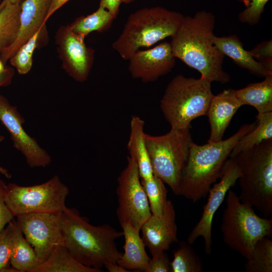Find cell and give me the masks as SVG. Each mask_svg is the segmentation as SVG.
Segmentation results:
<instances>
[{"instance_id": "obj_11", "label": "cell", "mask_w": 272, "mask_h": 272, "mask_svg": "<svg viewBox=\"0 0 272 272\" xmlns=\"http://www.w3.org/2000/svg\"><path fill=\"white\" fill-rule=\"evenodd\" d=\"M61 213H32L16 217L24 237L34 248L41 263L56 246L63 245Z\"/></svg>"}, {"instance_id": "obj_29", "label": "cell", "mask_w": 272, "mask_h": 272, "mask_svg": "<svg viewBox=\"0 0 272 272\" xmlns=\"http://www.w3.org/2000/svg\"><path fill=\"white\" fill-rule=\"evenodd\" d=\"M170 262L171 272H202L203 265L201 258L187 242L181 241L179 248L173 253Z\"/></svg>"}, {"instance_id": "obj_22", "label": "cell", "mask_w": 272, "mask_h": 272, "mask_svg": "<svg viewBox=\"0 0 272 272\" xmlns=\"http://www.w3.org/2000/svg\"><path fill=\"white\" fill-rule=\"evenodd\" d=\"M233 91L242 106L254 107L257 114L272 112V75L266 76L262 82L250 83Z\"/></svg>"}, {"instance_id": "obj_40", "label": "cell", "mask_w": 272, "mask_h": 272, "mask_svg": "<svg viewBox=\"0 0 272 272\" xmlns=\"http://www.w3.org/2000/svg\"><path fill=\"white\" fill-rule=\"evenodd\" d=\"M109 272H128L129 270L119 265L117 262H108L104 266Z\"/></svg>"}, {"instance_id": "obj_13", "label": "cell", "mask_w": 272, "mask_h": 272, "mask_svg": "<svg viewBox=\"0 0 272 272\" xmlns=\"http://www.w3.org/2000/svg\"><path fill=\"white\" fill-rule=\"evenodd\" d=\"M0 121L8 131L14 147L24 156L30 167H45L51 163L50 156L24 129L25 120L17 107L1 94Z\"/></svg>"}, {"instance_id": "obj_37", "label": "cell", "mask_w": 272, "mask_h": 272, "mask_svg": "<svg viewBox=\"0 0 272 272\" xmlns=\"http://www.w3.org/2000/svg\"><path fill=\"white\" fill-rule=\"evenodd\" d=\"M121 3V0H99V6L109 11L115 19L118 14Z\"/></svg>"}, {"instance_id": "obj_5", "label": "cell", "mask_w": 272, "mask_h": 272, "mask_svg": "<svg viewBox=\"0 0 272 272\" xmlns=\"http://www.w3.org/2000/svg\"><path fill=\"white\" fill-rule=\"evenodd\" d=\"M240 168V200L261 213L272 215V139L235 157Z\"/></svg>"}, {"instance_id": "obj_16", "label": "cell", "mask_w": 272, "mask_h": 272, "mask_svg": "<svg viewBox=\"0 0 272 272\" xmlns=\"http://www.w3.org/2000/svg\"><path fill=\"white\" fill-rule=\"evenodd\" d=\"M142 239L152 255L169 249L178 241L175 212L171 200L167 199L163 213L151 216L142 225Z\"/></svg>"}, {"instance_id": "obj_21", "label": "cell", "mask_w": 272, "mask_h": 272, "mask_svg": "<svg viewBox=\"0 0 272 272\" xmlns=\"http://www.w3.org/2000/svg\"><path fill=\"white\" fill-rule=\"evenodd\" d=\"M144 126L145 121L139 116L131 117L127 146L129 156L137 164L141 179L147 180L152 178L154 174L146 143Z\"/></svg>"}, {"instance_id": "obj_10", "label": "cell", "mask_w": 272, "mask_h": 272, "mask_svg": "<svg viewBox=\"0 0 272 272\" xmlns=\"http://www.w3.org/2000/svg\"><path fill=\"white\" fill-rule=\"evenodd\" d=\"M116 215L119 223H128L140 231L151 216L148 199L141 183L137 164L129 156L127 165L117 178Z\"/></svg>"}, {"instance_id": "obj_44", "label": "cell", "mask_w": 272, "mask_h": 272, "mask_svg": "<svg viewBox=\"0 0 272 272\" xmlns=\"http://www.w3.org/2000/svg\"><path fill=\"white\" fill-rule=\"evenodd\" d=\"M6 68V66H5V64L0 59V73L3 72Z\"/></svg>"}, {"instance_id": "obj_28", "label": "cell", "mask_w": 272, "mask_h": 272, "mask_svg": "<svg viewBox=\"0 0 272 272\" xmlns=\"http://www.w3.org/2000/svg\"><path fill=\"white\" fill-rule=\"evenodd\" d=\"M244 265L247 272H272V240L263 237L256 243Z\"/></svg>"}, {"instance_id": "obj_42", "label": "cell", "mask_w": 272, "mask_h": 272, "mask_svg": "<svg viewBox=\"0 0 272 272\" xmlns=\"http://www.w3.org/2000/svg\"><path fill=\"white\" fill-rule=\"evenodd\" d=\"M24 0H2L0 4V10L7 4H21Z\"/></svg>"}, {"instance_id": "obj_7", "label": "cell", "mask_w": 272, "mask_h": 272, "mask_svg": "<svg viewBox=\"0 0 272 272\" xmlns=\"http://www.w3.org/2000/svg\"><path fill=\"white\" fill-rule=\"evenodd\" d=\"M221 231L224 242L246 259L257 241L272 236V218L258 216L253 207L242 202L231 188L227 193Z\"/></svg>"}, {"instance_id": "obj_24", "label": "cell", "mask_w": 272, "mask_h": 272, "mask_svg": "<svg viewBox=\"0 0 272 272\" xmlns=\"http://www.w3.org/2000/svg\"><path fill=\"white\" fill-rule=\"evenodd\" d=\"M78 261L63 245L56 246L48 257L32 272H102Z\"/></svg>"}, {"instance_id": "obj_41", "label": "cell", "mask_w": 272, "mask_h": 272, "mask_svg": "<svg viewBox=\"0 0 272 272\" xmlns=\"http://www.w3.org/2000/svg\"><path fill=\"white\" fill-rule=\"evenodd\" d=\"M5 139V137L3 135H0V143L3 142ZM0 173L5 176L7 178H11V174L9 171L5 168L0 165Z\"/></svg>"}, {"instance_id": "obj_38", "label": "cell", "mask_w": 272, "mask_h": 272, "mask_svg": "<svg viewBox=\"0 0 272 272\" xmlns=\"http://www.w3.org/2000/svg\"><path fill=\"white\" fill-rule=\"evenodd\" d=\"M15 71L13 67L6 66L5 71L0 73V87L11 84L14 76Z\"/></svg>"}, {"instance_id": "obj_23", "label": "cell", "mask_w": 272, "mask_h": 272, "mask_svg": "<svg viewBox=\"0 0 272 272\" xmlns=\"http://www.w3.org/2000/svg\"><path fill=\"white\" fill-rule=\"evenodd\" d=\"M10 264L21 272H32L40 263L34 248L24 237L14 218Z\"/></svg>"}, {"instance_id": "obj_32", "label": "cell", "mask_w": 272, "mask_h": 272, "mask_svg": "<svg viewBox=\"0 0 272 272\" xmlns=\"http://www.w3.org/2000/svg\"><path fill=\"white\" fill-rule=\"evenodd\" d=\"M244 4L245 9L238 15L242 23L254 25L259 23L265 6L269 0H238Z\"/></svg>"}, {"instance_id": "obj_15", "label": "cell", "mask_w": 272, "mask_h": 272, "mask_svg": "<svg viewBox=\"0 0 272 272\" xmlns=\"http://www.w3.org/2000/svg\"><path fill=\"white\" fill-rule=\"evenodd\" d=\"M170 43L163 42L146 50H138L129 59L128 70L133 79L154 82L170 73L175 65Z\"/></svg>"}, {"instance_id": "obj_2", "label": "cell", "mask_w": 272, "mask_h": 272, "mask_svg": "<svg viewBox=\"0 0 272 272\" xmlns=\"http://www.w3.org/2000/svg\"><path fill=\"white\" fill-rule=\"evenodd\" d=\"M61 229L63 245L81 263L102 269L108 262H117L122 253L116 240L123 236L119 231L105 224L94 226L74 208L61 213Z\"/></svg>"}, {"instance_id": "obj_18", "label": "cell", "mask_w": 272, "mask_h": 272, "mask_svg": "<svg viewBox=\"0 0 272 272\" xmlns=\"http://www.w3.org/2000/svg\"><path fill=\"white\" fill-rule=\"evenodd\" d=\"M242 106L233 89L224 90L213 96L207 115L211 128L208 143H216L222 140L232 118Z\"/></svg>"}, {"instance_id": "obj_1", "label": "cell", "mask_w": 272, "mask_h": 272, "mask_svg": "<svg viewBox=\"0 0 272 272\" xmlns=\"http://www.w3.org/2000/svg\"><path fill=\"white\" fill-rule=\"evenodd\" d=\"M215 25L214 14L204 10L184 16L170 44L175 58L199 72L201 77L224 84L230 76L223 69L225 55L213 41Z\"/></svg>"}, {"instance_id": "obj_6", "label": "cell", "mask_w": 272, "mask_h": 272, "mask_svg": "<svg viewBox=\"0 0 272 272\" xmlns=\"http://www.w3.org/2000/svg\"><path fill=\"white\" fill-rule=\"evenodd\" d=\"M212 82L200 77L175 76L167 85L160 101V109L171 128H190L194 119L207 115L214 96Z\"/></svg>"}, {"instance_id": "obj_19", "label": "cell", "mask_w": 272, "mask_h": 272, "mask_svg": "<svg viewBox=\"0 0 272 272\" xmlns=\"http://www.w3.org/2000/svg\"><path fill=\"white\" fill-rule=\"evenodd\" d=\"M124 238V253L117 263L130 271L147 272L150 258L139 231L128 223L121 224Z\"/></svg>"}, {"instance_id": "obj_46", "label": "cell", "mask_w": 272, "mask_h": 272, "mask_svg": "<svg viewBox=\"0 0 272 272\" xmlns=\"http://www.w3.org/2000/svg\"><path fill=\"white\" fill-rule=\"evenodd\" d=\"M1 2H2V0H0V4H1Z\"/></svg>"}, {"instance_id": "obj_27", "label": "cell", "mask_w": 272, "mask_h": 272, "mask_svg": "<svg viewBox=\"0 0 272 272\" xmlns=\"http://www.w3.org/2000/svg\"><path fill=\"white\" fill-rule=\"evenodd\" d=\"M21 4H7L0 10V54L15 40L19 28Z\"/></svg>"}, {"instance_id": "obj_30", "label": "cell", "mask_w": 272, "mask_h": 272, "mask_svg": "<svg viewBox=\"0 0 272 272\" xmlns=\"http://www.w3.org/2000/svg\"><path fill=\"white\" fill-rule=\"evenodd\" d=\"M45 25L24 43L10 59L12 66L20 75H25L31 70L33 63V55L39 46L40 40L45 30Z\"/></svg>"}, {"instance_id": "obj_4", "label": "cell", "mask_w": 272, "mask_h": 272, "mask_svg": "<svg viewBox=\"0 0 272 272\" xmlns=\"http://www.w3.org/2000/svg\"><path fill=\"white\" fill-rule=\"evenodd\" d=\"M183 17L179 12L160 6L139 9L129 15L112 48L122 59L129 60L140 48L172 36Z\"/></svg>"}, {"instance_id": "obj_39", "label": "cell", "mask_w": 272, "mask_h": 272, "mask_svg": "<svg viewBox=\"0 0 272 272\" xmlns=\"http://www.w3.org/2000/svg\"><path fill=\"white\" fill-rule=\"evenodd\" d=\"M70 0H51V5L47 16V21L58 9Z\"/></svg>"}, {"instance_id": "obj_8", "label": "cell", "mask_w": 272, "mask_h": 272, "mask_svg": "<svg viewBox=\"0 0 272 272\" xmlns=\"http://www.w3.org/2000/svg\"><path fill=\"white\" fill-rule=\"evenodd\" d=\"M190 128H171L158 136L145 134L154 175L167 184L176 195L179 194L183 172L193 142Z\"/></svg>"}, {"instance_id": "obj_34", "label": "cell", "mask_w": 272, "mask_h": 272, "mask_svg": "<svg viewBox=\"0 0 272 272\" xmlns=\"http://www.w3.org/2000/svg\"><path fill=\"white\" fill-rule=\"evenodd\" d=\"M253 57L267 70L272 71V41H265L249 51Z\"/></svg>"}, {"instance_id": "obj_25", "label": "cell", "mask_w": 272, "mask_h": 272, "mask_svg": "<svg viewBox=\"0 0 272 272\" xmlns=\"http://www.w3.org/2000/svg\"><path fill=\"white\" fill-rule=\"evenodd\" d=\"M256 117V126L238 141L229 157L233 158L242 152L272 139V112L257 114Z\"/></svg>"}, {"instance_id": "obj_35", "label": "cell", "mask_w": 272, "mask_h": 272, "mask_svg": "<svg viewBox=\"0 0 272 272\" xmlns=\"http://www.w3.org/2000/svg\"><path fill=\"white\" fill-rule=\"evenodd\" d=\"M170 261L168 254L162 251L152 255L147 272H170Z\"/></svg>"}, {"instance_id": "obj_14", "label": "cell", "mask_w": 272, "mask_h": 272, "mask_svg": "<svg viewBox=\"0 0 272 272\" xmlns=\"http://www.w3.org/2000/svg\"><path fill=\"white\" fill-rule=\"evenodd\" d=\"M55 38L63 69L74 80L86 81L93 64L95 50L88 47L85 38L74 33L69 25L61 26Z\"/></svg>"}, {"instance_id": "obj_36", "label": "cell", "mask_w": 272, "mask_h": 272, "mask_svg": "<svg viewBox=\"0 0 272 272\" xmlns=\"http://www.w3.org/2000/svg\"><path fill=\"white\" fill-rule=\"evenodd\" d=\"M6 186L5 183L0 178V232L15 218L5 201Z\"/></svg>"}, {"instance_id": "obj_26", "label": "cell", "mask_w": 272, "mask_h": 272, "mask_svg": "<svg viewBox=\"0 0 272 272\" xmlns=\"http://www.w3.org/2000/svg\"><path fill=\"white\" fill-rule=\"evenodd\" d=\"M114 20L109 11L99 6L93 13L77 18L70 25L74 33L85 38L92 32H102L108 30Z\"/></svg>"}, {"instance_id": "obj_43", "label": "cell", "mask_w": 272, "mask_h": 272, "mask_svg": "<svg viewBox=\"0 0 272 272\" xmlns=\"http://www.w3.org/2000/svg\"><path fill=\"white\" fill-rule=\"evenodd\" d=\"M1 272H21L19 269L11 266H8V267L4 268Z\"/></svg>"}, {"instance_id": "obj_33", "label": "cell", "mask_w": 272, "mask_h": 272, "mask_svg": "<svg viewBox=\"0 0 272 272\" xmlns=\"http://www.w3.org/2000/svg\"><path fill=\"white\" fill-rule=\"evenodd\" d=\"M12 235L11 221L0 232V272L10 265Z\"/></svg>"}, {"instance_id": "obj_31", "label": "cell", "mask_w": 272, "mask_h": 272, "mask_svg": "<svg viewBox=\"0 0 272 272\" xmlns=\"http://www.w3.org/2000/svg\"><path fill=\"white\" fill-rule=\"evenodd\" d=\"M141 183L147 195L152 215H161L167 200V191L164 183L155 175L149 180L141 179Z\"/></svg>"}, {"instance_id": "obj_45", "label": "cell", "mask_w": 272, "mask_h": 272, "mask_svg": "<svg viewBox=\"0 0 272 272\" xmlns=\"http://www.w3.org/2000/svg\"><path fill=\"white\" fill-rule=\"evenodd\" d=\"M135 0H121L122 3H124L125 4H130L133 2Z\"/></svg>"}, {"instance_id": "obj_9", "label": "cell", "mask_w": 272, "mask_h": 272, "mask_svg": "<svg viewBox=\"0 0 272 272\" xmlns=\"http://www.w3.org/2000/svg\"><path fill=\"white\" fill-rule=\"evenodd\" d=\"M68 187L55 175L39 184L21 186L6 184L4 198L6 205L14 216L38 212H61L67 207L65 200Z\"/></svg>"}, {"instance_id": "obj_17", "label": "cell", "mask_w": 272, "mask_h": 272, "mask_svg": "<svg viewBox=\"0 0 272 272\" xmlns=\"http://www.w3.org/2000/svg\"><path fill=\"white\" fill-rule=\"evenodd\" d=\"M51 3V0H24L21 4L17 37L0 54V59L5 64L24 43L45 25Z\"/></svg>"}, {"instance_id": "obj_12", "label": "cell", "mask_w": 272, "mask_h": 272, "mask_svg": "<svg viewBox=\"0 0 272 272\" xmlns=\"http://www.w3.org/2000/svg\"><path fill=\"white\" fill-rule=\"evenodd\" d=\"M240 175V170L235 159L228 158L220 181L215 183L208 192V201L203 207L200 219L188 236L187 242L190 244L202 237L207 255L212 252V227L215 214L224 200L228 191L235 185Z\"/></svg>"}, {"instance_id": "obj_3", "label": "cell", "mask_w": 272, "mask_h": 272, "mask_svg": "<svg viewBox=\"0 0 272 272\" xmlns=\"http://www.w3.org/2000/svg\"><path fill=\"white\" fill-rule=\"evenodd\" d=\"M256 121L244 124L229 138L198 145L191 143L180 185L179 195L193 202L205 197L222 175L224 164L238 141L251 131Z\"/></svg>"}, {"instance_id": "obj_20", "label": "cell", "mask_w": 272, "mask_h": 272, "mask_svg": "<svg viewBox=\"0 0 272 272\" xmlns=\"http://www.w3.org/2000/svg\"><path fill=\"white\" fill-rule=\"evenodd\" d=\"M213 41L223 54L231 58L239 67L259 77L272 75V71L265 68L253 57L249 51L244 49L242 42L237 35L217 37L214 35Z\"/></svg>"}]
</instances>
